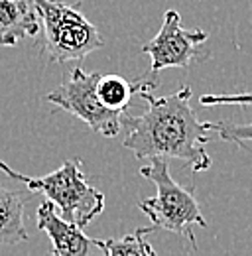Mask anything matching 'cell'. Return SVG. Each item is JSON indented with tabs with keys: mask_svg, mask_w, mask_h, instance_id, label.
<instances>
[{
	"mask_svg": "<svg viewBox=\"0 0 252 256\" xmlns=\"http://www.w3.org/2000/svg\"><path fill=\"white\" fill-rule=\"evenodd\" d=\"M44 26L42 52L52 64L85 60L104 46L98 30L83 16L81 2L65 4L62 0H34Z\"/></svg>",
	"mask_w": 252,
	"mask_h": 256,
	"instance_id": "obj_4",
	"label": "cell"
},
{
	"mask_svg": "<svg viewBox=\"0 0 252 256\" xmlns=\"http://www.w3.org/2000/svg\"><path fill=\"white\" fill-rule=\"evenodd\" d=\"M207 42V32L186 30L178 10H166L160 32L142 48L152 60L150 73L158 75L162 69L178 67L189 69L201 58V46Z\"/></svg>",
	"mask_w": 252,
	"mask_h": 256,
	"instance_id": "obj_6",
	"label": "cell"
},
{
	"mask_svg": "<svg viewBox=\"0 0 252 256\" xmlns=\"http://www.w3.org/2000/svg\"><path fill=\"white\" fill-rule=\"evenodd\" d=\"M140 176L156 186V195L142 199L138 207L146 213L154 228H164L180 236H188L189 242L195 244L193 228L195 224L207 226V221L195 201L193 188L180 186L170 172V162L164 158H154L148 166L140 168Z\"/></svg>",
	"mask_w": 252,
	"mask_h": 256,
	"instance_id": "obj_3",
	"label": "cell"
},
{
	"mask_svg": "<svg viewBox=\"0 0 252 256\" xmlns=\"http://www.w3.org/2000/svg\"><path fill=\"white\" fill-rule=\"evenodd\" d=\"M156 85L158 79H152V73L138 81H128L116 73H100L96 81V98L108 112L126 116L128 108L134 104V98L152 93Z\"/></svg>",
	"mask_w": 252,
	"mask_h": 256,
	"instance_id": "obj_8",
	"label": "cell"
},
{
	"mask_svg": "<svg viewBox=\"0 0 252 256\" xmlns=\"http://www.w3.org/2000/svg\"><path fill=\"white\" fill-rule=\"evenodd\" d=\"M156 230L150 226H140L134 232H128L122 238H108L104 240V256H142V246L146 242V236Z\"/></svg>",
	"mask_w": 252,
	"mask_h": 256,
	"instance_id": "obj_11",
	"label": "cell"
},
{
	"mask_svg": "<svg viewBox=\"0 0 252 256\" xmlns=\"http://www.w3.org/2000/svg\"><path fill=\"white\" fill-rule=\"evenodd\" d=\"M100 71H85L81 67L69 69L62 85L48 93V100L69 114L81 118L91 130L104 138H114L122 130L124 116L108 112L96 98V81Z\"/></svg>",
	"mask_w": 252,
	"mask_h": 256,
	"instance_id": "obj_5",
	"label": "cell"
},
{
	"mask_svg": "<svg viewBox=\"0 0 252 256\" xmlns=\"http://www.w3.org/2000/svg\"><path fill=\"white\" fill-rule=\"evenodd\" d=\"M38 228L44 230L52 240V256H104V240L89 238L83 228L67 223L58 215L50 201L38 207Z\"/></svg>",
	"mask_w": 252,
	"mask_h": 256,
	"instance_id": "obj_7",
	"label": "cell"
},
{
	"mask_svg": "<svg viewBox=\"0 0 252 256\" xmlns=\"http://www.w3.org/2000/svg\"><path fill=\"white\" fill-rule=\"evenodd\" d=\"M0 172L24 184L30 192L44 193L46 201H50L56 207L58 215L63 221L77 224L79 228H85L104 209V195L87 182V176L81 170V160L63 162L56 172L42 178L18 174L2 160H0Z\"/></svg>",
	"mask_w": 252,
	"mask_h": 256,
	"instance_id": "obj_2",
	"label": "cell"
},
{
	"mask_svg": "<svg viewBox=\"0 0 252 256\" xmlns=\"http://www.w3.org/2000/svg\"><path fill=\"white\" fill-rule=\"evenodd\" d=\"M213 132L219 134L220 140L232 142L238 148H244L246 142H252V122L234 124V122H213Z\"/></svg>",
	"mask_w": 252,
	"mask_h": 256,
	"instance_id": "obj_12",
	"label": "cell"
},
{
	"mask_svg": "<svg viewBox=\"0 0 252 256\" xmlns=\"http://www.w3.org/2000/svg\"><path fill=\"white\" fill-rule=\"evenodd\" d=\"M28 240L24 224V193L0 188V244Z\"/></svg>",
	"mask_w": 252,
	"mask_h": 256,
	"instance_id": "obj_10",
	"label": "cell"
},
{
	"mask_svg": "<svg viewBox=\"0 0 252 256\" xmlns=\"http://www.w3.org/2000/svg\"><path fill=\"white\" fill-rule=\"evenodd\" d=\"M197 2H199V0H197Z\"/></svg>",
	"mask_w": 252,
	"mask_h": 256,
	"instance_id": "obj_15",
	"label": "cell"
},
{
	"mask_svg": "<svg viewBox=\"0 0 252 256\" xmlns=\"http://www.w3.org/2000/svg\"><path fill=\"white\" fill-rule=\"evenodd\" d=\"M191 87L166 96L144 93L146 110L138 116L122 120L126 138L124 148L140 160L176 158L186 162L193 172H205L211 168L207 144L213 140V122H201L191 106Z\"/></svg>",
	"mask_w": 252,
	"mask_h": 256,
	"instance_id": "obj_1",
	"label": "cell"
},
{
	"mask_svg": "<svg viewBox=\"0 0 252 256\" xmlns=\"http://www.w3.org/2000/svg\"><path fill=\"white\" fill-rule=\"evenodd\" d=\"M42 28L34 0H0V46L12 48Z\"/></svg>",
	"mask_w": 252,
	"mask_h": 256,
	"instance_id": "obj_9",
	"label": "cell"
},
{
	"mask_svg": "<svg viewBox=\"0 0 252 256\" xmlns=\"http://www.w3.org/2000/svg\"><path fill=\"white\" fill-rule=\"evenodd\" d=\"M201 106H219V104H240L250 106L252 93H238V95H203L199 98Z\"/></svg>",
	"mask_w": 252,
	"mask_h": 256,
	"instance_id": "obj_13",
	"label": "cell"
},
{
	"mask_svg": "<svg viewBox=\"0 0 252 256\" xmlns=\"http://www.w3.org/2000/svg\"><path fill=\"white\" fill-rule=\"evenodd\" d=\"M142 256H158L156 250L152 248V244H150L148 240H146V242H144V246H142Z\"/></svg>",
	"mask_w": 252,
	"mask_h": 256,
	"instance_id": "obj_14",
	"label": "cell"
}]
</instances>
